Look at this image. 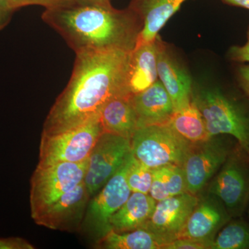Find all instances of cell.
<instances>
[{
	"instance_id": "30",
	"label": "cell",
	"mask_w": 249,
	"mask_h": 249,
	"mask_svg": "<svg viewBox=\"0 0 249 249\" xmlns=\"http://www.w3.org/2000/svg\"><path fill=\"white\" fill-rule=\"evenodd\" d=\"M237 73L241 89L249 99V65H241L237 69Z\"/></svg>"
},
{
	"instance_id": "1",
	"label": "cell",
	"mask_w": 249,
	"mask_h": 249,
	"mask_svg": "<svg viewBox=\"0 0 249 249\" xmlns=\"http://www.w3.org/2000/svg\"><path fill=\"white\" fill-rule=\"evenodd\" d=\"M131 52L115 49L77 52L71 78L51 108L42 134L81 125L99 116L111 98L124 96Z\"/></svg>"
},
{
	"instance_id": "17",
	"label": "cell",
	"mask_w": 249,
	"mask_h": 249,
	"mask_svg": "<svg viewBox=\"0 0 249 249\" xmlns=\"http://www.w3.org/2000/svg\"><path fill=\"white\" fill-rule=\"evenodd\" d=\"M186 0H131L129 8L142 22L137 44L155 40L159 33Z\"/></svg>"
},
{
	"instance_id": "27",
	"label": "cell",
	"mask_w": 249,
	"mask_h": 249,
	"mask_svg": "<svg viewBox=\"0 0 249 249\" xmlns=\"http://www.w3.org/2000/svg\"><path fill=\"white\" fill-rule=\"evenodd\" d=\"M228 56L232 61L245 63L249 62V27L247 31V41L242 46H232L229 49Z\"/></svg>"
},
{
	"instance_id": "23",
	"label": "cell",
	"mask_w": 249,
	"mask_h": 249,
	"mask_svg": "<svg viewBox=\"0 0 249 249\" xmlns=\"http://www.w3.org/2000/svg\"><path fill=\"white\" fill-rule=\"evenodd\" d=\"M210 249H249V224L229 221L217 232Z\"/></svg>"
},
{
	"instance_id": "13",
	"label": "cell",
	"mask_w": 249,
	"mask_h": 249,
	"mask_svg": "<svg viewBox=\"0 0 249 249\" xmlns=\"http://www.w3.org/2000/svg\"><path fill=\"white\" fill-rule=\"evenodd\" d=\"M231 216L217 196L210 194L198 201L178 238L204 242L209 247Z\"/></svg>"
},
{
	"instance_id": "9",
	"label": "cell",
	"mask_w": 249,
	"mask_h": 249,
	"mask_svg": "<svg viewBox=\"0 0 249 249\" xmlns=\"http://www.w3.org/2000/svg\"><path fill=\"white\" fill-rule=\"evenodd\" d=\"M129 157L120 169L88 204L81 227L96 240L111 230L109 224L111 216L120 209L132 193L126 180Z\"/></svg>"
},
{
	"instance_id": "4",
	"label": "cell",
	"mask_w": 249,
	"mask_h": 249,
	"mask_svg": "<svg viewBox=\"0 0 249 249\" xmlns=\"http://www.w3.org/2000/svg\"><path fill=\"white\" fill-rule=\"evenodd\" d=\"M131 144L134 157L155 169L170 164L182 167L192 143L165 124L137 129Z\"/></svg>"
},
{
	"instance_id": "25",
	"label": "cell",
	"mask_w": 249,
	"mask_h": 249,
	"mask_svg": "<svg viewBox=\"0 0 249 249\" xmlns=\"http://www.w3.org/2000/svg\"><path fill=\"white\" fill-rule=\"evenodd\" d=\"M11 4L15 10L30 5H40L46 9H49L76 4V1L75 0H11Z\"/></svg>"
},
{
	"instance_id": "2",
	"label": "cell",
	"mask_w": 249,
	"mask_h": 249,
	"mask_svg": "<svg viewBox=\"0 0 249 249\" xmlns=\"http://www.w3.org/2000/svg\"><path fill=\"white\" fill-rule=\"evenodd\" d=\"M42 19L63 37L75 53L122 49L137 44L142 22L132 9L73 4L46 9Z\"/></svg>"
},
{
	"instance_id": "20",
	"label": "cell",
	"mask_w": 249,
	"mask_h": 249,
	"mask_svg": "<svg viewBox=\"0 0 249 249\" xmlns=\"http://www.w3.org/2000/svg\"><path fill=\"white\" fill-rule=\"evenodd\" d=\"M167 124L191 143L204 142L211 138L206 128L204 117L193 98L188 106L175 111Z\"/></svg>"
},
{
	"instance_id": "8",
	"label": "cell",
	"mask_w": 249,
	"mask_h": 249,
	"mask_svg": "<svg viewBox=\"0 0 249 249\" xmlns=\"http://www.w3.org/2000/svg\"><path fill=\"white\" fill-rule=\"evenodd\" d=\"M132 152L131 139L103 132L88 160L84 183L90 196L96 195L116 173Z\"/></svg>"
},
{
	"instance_id": "10",
	"label": "cell",
	"mask_w": 249,
	"mask_h": 249,
	"mask_svg": "<svg viewBox=\"0 0 249 249\" xmlns=\"http://www.w3.org/2000/svg\"><path fill=\"white\" fill-rule=\"evenodd\" d=\"M219 137L191 144L182 165L188 193L197 196L232 151L229 142Z\"/></svg>"
},
{
	"instance_id": "18",
	"label": "cell",
	"mask_w": 249,
	"mask_h": 249,
	"mask_svg": "<svg viewBox=\"0 0 249 249\" xmlns=\"http://www.w3.org/2000/svg\"><path fill=\"white\" fill-rule=\"evenodd\" d=\"M157 201L149 194L132 193L127 200L111 216L109 224L116 232L142 229L151 217Z\"/></svg>"
},
{
	"instance_id": "11",
	"label": "cell",
	"mask_w": 249,
	"mask_h": 249,
	"mask_svg": "<svg viewBox=\"0 0 249 249\" xmlns=\"http://www.w3.org/2000/svg\"><path fill=\"white\" fill-rule=\"evenodd\" d=\"M198 201L197 196L186 192L158 201L142 229L151 232L163 247L179 237Z\"/></svg>"
},
{
	"instance_id": "15",
	"label": "cell",
	"mask_w": 249,
	"mask_h": 249,
	"mask_svg": "<svg viewBox=\"0 0 249 249\" xmlns=\"http://www.w3.org/2000/svg\"><path fill=\"white\" fill-rule=\"evenodd\" d=\"M159 37L136 45L129 53L124 88V95L132 97L155 83L158 78L157 53Z\"/></svg>"
},
{
	"instance_id": "14",
	"label": "cell",
	"mask_w": 249,
	"mask_h": 249,
	"mask_svg": "<svg viewBox=\"0 0 249 249\" xmlns=\"http://www.w3.org/2000/svg\"><path fill=\"white\" fill-rule=\"evenodd\" d=\"M158 78L169 94L175 111L186 107L193 98L191 77L169 46L159 37L157 53Z\"/></svg>"
},
{
	"instance_id": "12",
	"label": "cell",
	"mask_w": 249,
	"mask_h": 249,
	"mask_svg": "<svg viewBox=\"0 0 249 249\" xmlns=\"http://www.w3.org/2000/svg\"><path fill=\"white\" fill-rule=\"evenodd\" d=\"M90 197L85 183H81L33 219L37 225L52 230L74 231L81 227Z\"/></svg>"
},
{
	"instance_id": "29",
	"label": "cell",
	"mask_w": 249,
	"mask_h": 249,
	"mask_svg": "<svg viewBox=\"0 0 249 249\" xmlns=\"http://www.w3.org/2000/svg\"><path fill=\"white\" fill-rule=\"evenodd\" d=\"M15 11L11 0H0V31L9 25Z\"/></svg>"
},
{
	"instance_id": "32",
	"label": "cell",
	"mask_w": 249,
	"mask_h": 249,
	"mask_svg": "<svg viewBox=\"0 0 249 249\" xmlns=\"http://www.w3.org/2000/svg\"><path fill=\"white\" fill-rule=\"evenodd\" d=\"M224 4L249 10V0H221Z\"/></svg>"
},
{
	"instance_id": "26",
	"label": "cell",
	"mask_w": 249,
	"mask_h": 249,
	"mask_svg": "<svg viewBox=\"0 0 249 249\" xmlns=\"http://www.w3.org/2000/svg\"><path fill=\"white\" fill-rule=\"evenodd\" d=\"M162 249H209L204 242L192 239L178 238L166 244Z\"/></svg>"
},
{
	"instance_id": "21",
	"label": "cell",
	"mask_w": 249,
	"mask_h": 249,
	"mask_svg": "<svg viewBox=\"0 0 249 249\" xmlns=\"http://www.w3.org/2000/svg\"><path fill=\"white\" fill-rule=\"evenodd\" d=\"M186 192V178L182 167L170 164L152 169V182L149 195L157 202Z\"/></svg>"
},
{
	"instance_id": "19",
	"label": "cell",
	"mask_w": 249,
	"mask_h": 249,
	"mask_svg": "<svg viewBox=\"0 0 249 249\" xmlns=\"http://www.w3.org/2000/svg\"><path fill=\"white\" fill-rule=\"evenodd\" d=\"M100 121L103 132L132 139L137 129V116L132 97L116 96L111 98L101 109Z\"/></svg>"
},
{
	"instance_id": "5",
	"label": "cell",
	"mask_w": 249,
	"mask_h": 249,
	"mask_svg": "<svg viewBox=\"0 0 249 249\" xmlns=\"http://www.w3.org/2000/svg\"><path fill=\"white\" fill-rule=\"evenodd\" d=\"M88 160L83 163H37L31 178V217L84 182Z\"/></svg>"
},
{
	"instance_id": "6",
	"label": "cell",
	"mask_w": 249,
	"mask_h": 249,
	"mask_svg": "<svg viewBox=\"0 0 249 249\" xmlns=\"http://www.w3.org/2000/svg\"><path fill=\"white\" fill-rule=\"evenodd\" d=\"M103 132L98 116L74 128L50 135L42 134L38 163H83L88 160Z\"/></svg>"
},
{
	"instance_id": "22",
	"label": "cell",
	"mask_w": 249,
	"mask_h": 249,
	"mask_svg": "<svg viewBox=\"0 0 249 249\" xmlns=\"http://www.w3.org/2000/svg\"><path fill=\"white\" fill-rule=\"evenodd\" d=\"M93 247L100 249H162L163 245L151 232L139 229L124 232L110 230L96 240Z\"/></svg>"
},
{
	"instance_id": "16",
	"label": "cell",
	"mask_w": 249,
	"mask_h": 249,
	"mask_svg": "<svg viewBox=\"0 0 249 249\" xmlns=\"http://www.w3.org/2000/svg\"><path fill=\"white\" fill-rule=\"evenodd\" d=\"M132 103L137 116V129L168 124L175 111L169 94L159 79L132 96Z\"/></svg>"
},
{
	"instance_id": "31",
	"label": "cell",
	"mask_w": 249,
	"mask_h": 249,
	"mask_svg": "<svg viewBox=\"0 0 249 249\" xmlns=\"http://www.w3.org/2000/svg\"><path fill=\"white\" fill-rule=\"evenodd\" d=\"M76 4L80 5H98V6H110L111 0H75Z\"/></svg>"
},
{
	"instance_id": "3",
	"label": "cell",
	"mask_w": 249,
	"mask_h": 249,
	"mask_svg": "<svg viewBox=\"0 0 249 249\" xmlns=\"http://www.w3.org/2000/svg\"><path fill=\"white\" fill-rule=\"evenodd\" d=\"M211 137L231 136L249 159V114L220 90L205 89L193 93Z\"/></svg>"
},
{
	"instance_id": "24",
	"label": "cell",
	"mask_w": 249,
	"mask_h": 249,
	"mask_svg": "<svg viewBox=\"0 0 249 249\" xmlns=\"http://www.w3.org/2000/svg\"><path fill=\"white\" fill-rule=\"evenodd\" d=\"M126 180L132 193L149 194L152 182V169L142 164L131 153L127 163Z\"/></svg>"
},
{
	"instance_id": "28",
	"label": "cell",
	"mask_w": 249,
	"mask_h": 249,
	"mask_svg": "<svg viewBox=\"0 0 249 249\" xmlns=\"http://www.w3.org/2000/svg\"><path fill=\"white\" fill-rule=\"evenodd\" d=\"M29 241L19 237H0V249H34Z\"/></svg>"
},
{
	"instance_id": "7",
	"label": "cell",
	"mask_w": 249,
	"mask_h": 249,
	"mask_svg": "<svg viewBox=\"0 0 249 249\" xmlns=\"http://www.w3.org/2000/svg\"><path fill=\"white\" fill-rule=\"evenodd\" d=\"M209 193L220 199L231 217L243 213L249 200V159L240 145L214 177Z\"/></svg>"
}]
</instances>
